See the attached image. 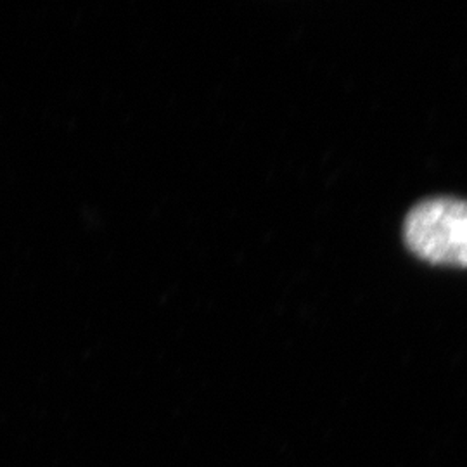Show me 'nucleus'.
Masks as SVG:
<instances>
[{"mask_svg":"<svg viewBox=\"0 0 467 467\" xmlns=\"http://www.w3.org/2000/svg\"><path fill=\"white\" fill-rule=\"evenodd\" d=\"M405 243L434 265L467 267V201L434 198L419 202L405 220Z\"/></svg>","mask_w":467,"mask_h":467,"instance_id":"nucleus-1","label":"nucleus"}]
</instances>
